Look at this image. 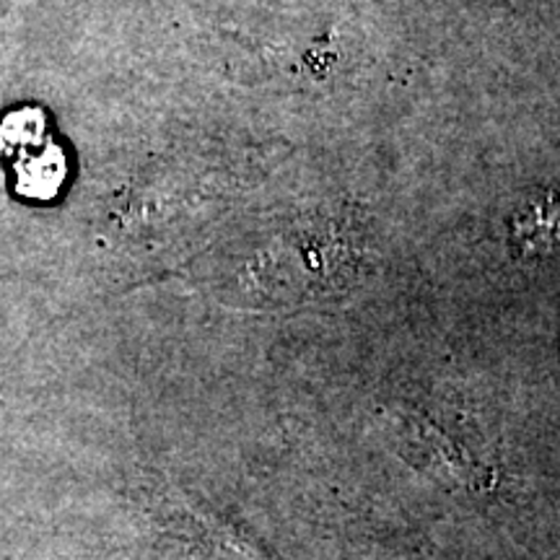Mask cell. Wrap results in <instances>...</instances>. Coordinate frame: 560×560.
Listing matches in <instances>:
<instances>
[{
	"label": "cell",
	"instance_id": "obj_2",
	"mask_svg": "<svg viewBox=\"0 0 560 560\" xmlns=\"http://www.w3.org/2000/svg\"><path fill=\"white\" fill-rule=\"evenodd\" d=\"M50 140L47 132V117L37 107H19L9 112L0 122V151L3 153H26L39 149Z\"/></svg>",
	"mask_w": 560,
	"mask_h": 560
},
{
	"label": "cell",
	"instance_id": "obj_1",
	"mask_svg": "<svg viewBox=\"0 0 560 560\" xmlns=\"http://www.w3.org/2000/svg\"><path fill=\"white\" fill-rule=\"evenodd\" d=\"M68 177V161L52 140L39 149L21 153L16 161V187L30 200H50L60 192Z\"/></svg>",
	"mask_w": 560,
	"mask_h": 560
}]
</instances>
